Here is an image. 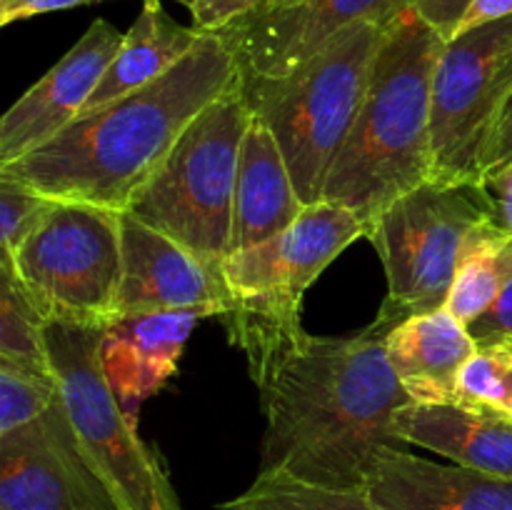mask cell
<instances>
[{
	"label": "cell",
	"mask_w": 512,
	"mask_h": 510,
	"mask_svg": "<svg viewBox=\"0 0 512 510\" xmlns=\"http://www.w3.org/2000/svg\"><path fill=\"white\" fill-rule=\"evenodd\" d=\"M8 258L48 323L105 328L118 310L123 213L58 203Z\"/></svg>",
	"instance_id": "obj_8"
},
{
	"label": "cell",
	"mask_w": 512,
	"mask_h": 510,
	"mask_svg": "<svg viewBox=\"0 0 512 510\" xmlns=\"http://www.w3.org/2000/svg\"><path fill=\"white\" fill-rule=\"evenodd\" d=\"M388 360L408 398L418 405L455 403L458 380L478 350L463 320L448 308L410 315L385 338Z\"/></svg>",
	"instance_id": "obj_17"
},
{
	"label": "cell",
	"mask_w": 512,
	"mask_h": 510,
	"mask_svg": "<svg viewBox=\"0 0 512 510\" xmlns=\"http://www.w3.org/2000/svg\"><path fill=\"white\" fill-rule=\"evenodd\" d=\"M305 210L285 155L268 125L250 113L235 178L230 253L275 238Z\"/></svg>",
	"instance_id": "obj_18"
},
{
	"label": "cell",
	"mask_w": 512,
	"mask_h": 510,
	"mask_svg": "<svg viewBox=\"0 0 512 510\" xmlns=\"http://www.w3.org/2000/svg\"><path fill=\"white\" fill-rule=\"evenodd\" d=\"M408 445L438 453L465 468L512 480V423L458 403H408L395 418Z\"/></svg>",
	"instance_id": "obj_19"
},
{
	"label": "cell",
	"mask_w": 512,
	"mask_h": 510,
	"mask_svg": "<svg viewBox=\"0 0 512 510\" xmlns=\"http://www.w3.org/2000/svg\"><path fill=\"white\" fill-rule=\"evenodd\" d=\"M388 23L353 25L288 75L243 78L245 103L278 140L305 205L323 200L325 180L358 118Z\"/></svg>",
	"instance_id": "obj_5"
},
{
	"label": "cell",
	"mask_w": 512,
	"mask_h": 510,
	"mask_svg": "<svg viewBox=\"0 0 512 510\" xmlns=\"http://www.w3.org/2000/svg\"><path fill=\"white\" fill-rule=\"evenodd\" d=\"M512 95V15L445 40L433 78V180L475 183Z\"/></svg>",
	"instance_id": "obj_10"
},
{
	"label": "cell",
	"mask_w": 512,
	"mask_h": 510,
	"mask_svg": "<svg viewBox=\"0 0 512 510\" xmlns=\"http://www.w3.org/2000/svg\"><path fill=\"white\" fill-rule=\"evenodd\" d=\"M475 183H478L480 195H483L490 223H495L500 230L512 235V160L503 168L483 175Z\"/></svg>",
	"instance_id": "obj_28"
},
{
	"label": "cell",
	"mask_w": 512,
	"mask_h": 510,
	"mask_svg": "<svg viewBox=\"0 0 512 510\" xmlns=\"http://www.w3.org/2000/svg\"><path fill=\"white\" fill-rule=\"evenodd\" d=\"M123 38L108 20H93L78 43L15 100L0 120V165L43 148L80 118Z\"/></svg>",
	"instance_id": "obj_12"
},
{
	"label": "cell",
	"mask_w": 512,
	"mask_h": 510,
	"mask_svg": "<svg viewBox=\"0 0 512 510\" xmlns=\"http://www.w3.org/2000/svg\"><path fill=\"white\" fill-rule=\"evenodd\" d=\"M393 325L373 320L345 338H315L263 385L258 473L295 475L330 488H365L388 448H408L395 418L413 400L388 360Z\"/></svg>",
	"instance_id": "obj_1"
},
{
	"label": "cell",
	"mask_w": 512,
	"mask_h": 510,
	"mask_svg": "<svg viewBox=\"0 0 512 510\" xmlns=\"http://www.w3.org/2000/svg\"><path fill=\"white\" fill-rule=\"evenodd\" d=\"M200 40H203V33L193 25L188 28V25L175 23L165 13L160 0H145L143 10L125 33L123 45L105 70L95 93L90 95L83 113H93L133 90L155 83L165 73H170L180 60L188 58L190 50Z\"/></svg>",
	"instance_id": "obj_20"
},
{
	"label": "cell",
	"mask_w": 512,
	"mask_h": 510,
	"mask_svg": "<svg viewBox=\"0 0 512 510\" xmlns=\"http://www.w3.org/2000/svg\"><path fill=\"white\" fill-rule=\"evenodd\" d=\"M60 403L55 380L0 363V438L38 425Z\"/></svg>",
	"instance_id": "obj_25"
},
{
	"label": "cell",
	"mask_w": 512,
	"mask_h": 510,
	"mask_svg": "<svg viewBox=\"0 0 512 510\" xmlns=\"http://www.w3.org/2000/svg\"><path fill=\"white\" fill-rule=\"evenodd\" d=\"M455 403L512 423V335L478 345L460 373Z\"/></svg>",
	"instance_id": "obj_24"
},
{
	"label": "cell",
	"mask_w": 512,
	"mask_h": 510,
	"mask_svg": "<svg viewBox=\"0 0 512 510\" xmlns=\"http://www.w3.org/2000/svg\"><path fill=\"white\" fill-rule=\"evenodd\" d=\"M265 0H188L193 28L203 35H218L240 20L263 10Z\"/></svg>",
	"instance_id": "obj_27"
},
{
	"label": "cell",
	"mask_w": 512,
	"mask_h": 510,
	"mask_svg": "<svg viewBox=\"0 0 512 510\" xmlns=\"http://www.w3.org/2000/svg\"><path fill=\"white\" fill-rule=\"evenodd\" d=\"M240 80L235 53L220 35H203L170 73L93 113L0 173L58 203L125 213L173 145L210 103Z\"/></svg>",
	"instance_id": "obj_2"
},
{
	"label": "cell",
	"mask_w": 512,
	"mask_h": 510,
	"mask_svg": "<svg viewBox=\"0 0 512 510\" xmlns=\"http://www.w3.org/2000/svg\"><path fill=\"white\" fill-rule=\"evenodd\" d=\"M505 15H512V0H470L468 10H465L455 33L475 28L480 23H488V20L505 18Z\"/></svg>",
	"instance_id": "obj_33"
},
{
	"label": "cell",
	"mask_w": 512,
	"mask_h": 510,
	"mask_svg": "<svg viewBox=\"0 0 512 510\" xmlns=\"http://www.w3.org/2000/svg\"><path fill=\"white\" fill-rule=\"evenodd\" d=\"M298 0H265L263 10H280V8H290V5H295ZM263 10H258V13H263Z\"/></svg>",
	"instance_id": "obj_34"
},
{
	"label": "cell",
	"mask_w": 512,
	"mask_h": 510,
	"mask_svg": "<svg viewBox=\"0 0 512 510\" xmlns=\"http://www.w3.org/2000/svg\"><path fill=\"white\" fill-rule=\"evenodd\" d=\"M218 318L213 308L130 313L110 320L100 335V360L115 398L138 420V410L175 373L195 325Z\"/></svg>",
	"instance_id": "obj_15"
},
{
	"label": "cell",
	"mask_w": 512,
	"mask_h": 510,
	"mask_svg": "<svg viewBox=\"0 0 512 510\" xmlns=\"http://www.w3.org/2000/svg\"><path fill=\"white\" fill-rule=\"evenodd\" d=\"M230 303L233 295L223 270L195 258L133 213H123V273L115 318L180 308H213L220 318Z\"/></svg>",
	"instance_id": "obj_13"
},
{
	"label": "cell",
	"mask_w": 512,
	"mask_h": 510,
	"mask_svg": "<svg viewBox=\"0 0 512 510\" xmlns=\"http://www.w3.org/2000/svg\"><path fill=\"white\" fill-rule=\"evenodd\" d=\"M510 283L512 235L490 223V218L480 220L463 240L458 270H455L445 308L465 325H470L500 298V293Z\"/></svg>",
	"instance_id": "obj_21"
},
{
	"label": "cell",
	"mask_w": 512,
	"mask_h": 510,
	"mask_svg": "<svg viewBox=\"0 0 512 510\" xmlns=\"http://www.w3.org/2000/svg\"><path fill=\"white\" fill-rule=\"evenodd\" d=\"M485 218L478 183L428 180L390 203L368 228L388 278L375 320L395 328L410 315L445 308L465 235Z\"/></svg>",
	"instance_id": "obj_9"
},
{
	"label": "cell",
	"mask_w": 512,
	"mask_h": 510,
	"mask_svg": "<svg viewBox=\"0 0 512 510\" xmlns=\"http://www.w3.org/2000/svg\"><path fill=\"white\" fill-rule=\"evenodd\" d=\"M215 510H380L365 488H330L295 475L258 473L253 483Z\"/></svg>",
	"instance_id": "obj_23"
},
{
	"label": "cell",
	"mask_w": 512,
	"mask_h": 510,
	"mask_svg": "<svg viewBox=\"0 0 512 510\" xmlns=\"http://www.w3.org/2000/svg\"><path fill=\"white\" fill-rule=\"evenodd\" d=\"M368 225L345 205L320 200L305 205L288 230L225 258L223 278L233 303L220 320L230 343L243 350L250 378L263 385L310 333L303 328V295L325 268Z\"/></svg>",
	"instance_id": "obj_4"
},
{
	"label": "cell",
	"mask_w": 512,
	"mask_h": 510,
	"mask_svg": "<svg viewBox=\"0 0 512 510\" xmlns=\"http://www.w3.org/2000/svg\"><path fill=\"white\" fill-rule=\"evenodd\" d=\"M103 328L48 323V350L75 455L105 510H183L160 455L138 435L100 360Z\"/></svg>",
	"instance_id": "obj_6"
},
{
	"label": "cell",
	"mask_w": 512,
	"mask_h": 510,
	"mask_svg": "<svg viewBox=\"0 0 512 510\" xmlns=\"http://www.w3.org/2000/svg\"><path fill=\"white\" fill-rule=\"evenodd\" d=\"M0 363L55 380L48 350V320L20 285L8 255H0Z\"/></svg>",
	"instance_id": "obj_22"
},
{
	"label": "cell",
	"mask_w": 512,
	"mask_h": 510,
	"mask_svg": "<svg viewBox=\"0 0 512 510\" xmlns=\"http://www.w3.org/2000/svg\"><path fill=\"white\" fill-rule=\"evenodd\" d=\"M88 3H100V0H0V23L10 25L15 20L55 13V10H70Z\"/></svg>",
	"instance_id": "obj_31"
},
{
	"label": "cell",
	"mask_w": 512,
	"mask_h": 510,
	"mask_svg": "<svg viewBox=\"0 0 512 510\" xmlns=\"http://www.w3.org/2000/svg\"><path fill=\"white\" fill-rule=\"evenodd\" d=\"M475 343H490L498 338H510L512 335V283L500 293V298L480 315L475 323L468 325Z\"/></svg>",
	"instance_id": "obj_29"
},
{
	"label": "cell",
	"mask_w": 512,
	"mask_h": 510,
	"mask_svg": "<svg viewBox=\"0 0 512 510\" xmlns=\"http://www.w3.org/2000/svg\"><path fill=\"white\" fill-rule=\"evenodd\" d=\"M58 205V200L45 198L30 185L0 173V243L5 255L25 243L30 233L45 220V215Z\"/></svg>",
	"instance_id": "obj_26"
},
{
	"label": "cell",
	"mask_w": 512,
	"mask_h": 510,
	"mask_svg": "<svg viewBox=\"0 0 512 510\" xmlns=\"http://www.w3.org/2000/svg\"><path fill=\"white\" fill-rule=\"evenodd\" d=\"M0 510H105L60 403L33 428L0 438Z\"/></svg>",
	"instance_id": "obj_14"
},
{
	"label": "cell",
	"mask_w": 512,
	"mask_h": 510,
	"mask_svg": "<svg viewBox=\"0 0 512 510\" xmlns=\"http://www.w3.org/2000/svg\"><path fill=\"white\" fill-rule=\"evenodd\" d=\"M443 48V33L415 3L385 25L363 105L323 188V200L368 228L400 195L433 180V78Z\"/></svg>",
	"instance_id": "obj_3"
},
{
	"label": "cell",
	"mask_w": 512,
	"mask_h": 510,
	"mask_svg": "<svg viewBox=\"0 0 512 510\" xmlns=\"http://www.w3.org/2000/svg\"><path fill=\"white\" fill-rule=\"evenodd\" d=\"M510 160H512V95L508 105H505L503 115H500L498 123H495L493 133H490L483 155H480V178L493 173V170L503 168V165H508Z\"/></svg>",
	"instance_id": "obj_30"
},
{
	"label": "cell",
	"mask_w": 512,
	"mask_h": 510,
	"mask_svg": "<svg viewBox=\"0 0 512 510\" xmlns=\"http://www.w3.org/2000/svg\"><path fill=\"white\" fill-rule=\"evenodd\" d=\"M405 5L408 0H298L290 8L250 15L218 35L235 53L243 78H280L353 25L388 23Z\"/></svg>",
	"instance_id": "obj_11"
},
{
	"label": "cell",
	"mask_w": 512,
	"mask_h": 510,
	"mask_svg": "<svg viewBox=\"0 0 512 510\" xmlns=\"http://www.w3.org/2000/svg\"><path fill=\"white\" fill-rule=\"evenodd\" d=\"M380 510H512V480L388 448L368 483Z\"/></svg>",
	"instance_id": "obj_16"
},
{
	"label": "cell",
	"mask_w": 512,
	"mask_h": 510,
	"mask_svg": "<svg viewBox=\"0 0 512 510\" xmlns=\"http://www.w3.org/2000/svg\"><path fill=\"white\" fill-rule=\"evenodd\" d=\"M408 3H418V0H408Z\"/></svg>",
	"instance_id": "obj_35"
},
{
	"label": "cell",
	"mask_w": 512,
	"mask_h": 510,
	"mask_svg": "<svg viewBox=\"0 0 512 510\" xmlns=\"http://www.w3.org/2000/svg\"><path fill=\"white\" fill-rule=\"evenodd\" d=\"M418 10L423 18L433 25L435 30L443 33V38H453L458 30L460 20H463L465 10H468L470 0H418Z\"/></svg>",
	"instance_id": "obj_32"
},
{
	"label": "cell",
	"mask_w": 512,
	"mask_h": 510,
	"mask_svg": "<svg viewBox=\"0 0 512 510\" xmlns=\"http://www.w3.org/2000/svg\"><path fill=\"white\" fill-rule=\"evenodd\" d=\"M250 108L238 83L185 128L125 213L153 225L195 258L223 270L233 238L235 178Z\"/></svg>",
	"instance_id": "obj_7"
}]
</instances>
